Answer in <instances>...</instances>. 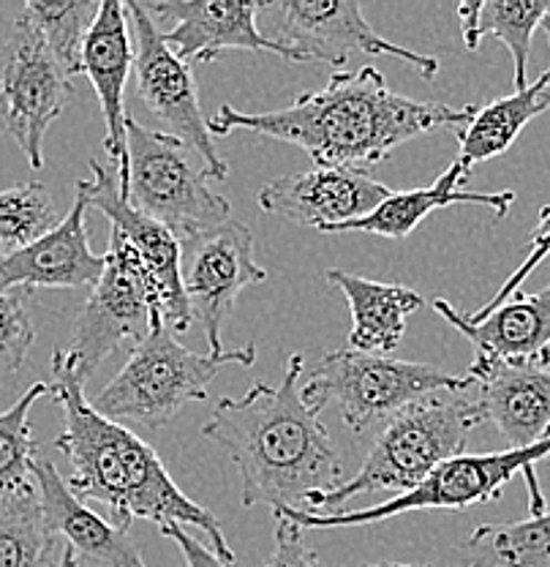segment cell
I'll use <instances>...</instances> for the list:
<instances>
[{
  "mask_svg": "<svg viewBox=\"0 0 550 567\" xmlns=\"http://www.w3.org/2000/svg\"><path fill=\"white\" fill-rule=\"evenodd\" d=\"M475 106H449L398 96L382 71L365 66L335 71L328 85L303 93L273 112L218 106L207 121L212 137L253 132L303 147L316 167L365 169L393 156L395 147L442 126H466Z\"/></svg>",
  "mask_w": 550,
  "mask_h": 567,
  "instance_id": "6da1fadb",
  "label": "cell"
},
{
  "mask_svg": "<svg viewBox=\"0 0 550 567\" xmlns=\"http://www.w3.org/2000/svg\"><path fill=\"white\" fill-rule=\"evenodd\" d=\"M50 395L63 410V431L55 436V447L71 464L66 481L71 492L82 502L104 505L112 524L126 532L137 518L153 522L158 529L169 524L203 529L210 551L221 563L235 565V551L218 518L177 488L164 461L142 436L93 410L69 350L52 352Z\"/></svg>",
  "mask_w": 550,
  "mask_h": 567,
  "instance_id": "7a4b0ae2",
  "label": "cell"
},
{
  "mask_svg": "<svg viewBox=\"0 0 550 567\" xmlns=\"http://www.w3.org/2000/svg\"><path fill=\"white\" fill-rule=\"evenodd\" d=\"M300 377L303 354H292L281 385L257 382L240 399H221L203 425L205 440L221 445L238 466L246 507L309 513L319 494L344 483L339 453L303 401Z\"/></svg>",
  "mask_w": 550,
  "mask_h": 567,
  "instance_id": "3957f363",
  "label": "cell"
},
{
  "mask_svg": "<svg viewBox=\"0 0 550 567\" xmlns=\"http://www.w3.org/2000/svg\"><path fill=\"white\" fill-rule=\"evenodd\" d=\"M480 415L466 390L434 393L404 406L384 423L374 447L354 477L311 502L309 513H339L344 502L360 494H406L445 461L460 456Z\"/></svg>",
  "mask_w": 550,
  "mask_h": 567,
  "instance_id": "277c9868",
  "label": "cell"
},
{
  "mask_svg": "<svg viewBox=\"0 0 550 567\" xmlns=\"http://www.w3.org/2000/svg\"><path fill=\"white\" fill-rule=\"evenodd\" d=\"M257 347L240 350L191 352L175 339L164 315L153 317V328L134 347L123 369L91 401L98 415L115 423H137L162 429L191 401L207 399V388L227 365H253Z\"/></svg>",
  "mask_w": 550,
  "mask_h": 567,
  "instance_id": "5b68a950",
  "label": "cell"
},
{
  "mask_svg": "<svg viewBox=\"0 0 550 567\" xmlns=\"http://www.w3.org/2000/svg\"><path fill=\"white\" fill-rule=\"evenodd\" d=\"M550 458V436L523 451L501 453H477V456H460L436 466L419 486L412 492L390 496L387 502L363 507V511H339V513H298V511H273L289 518L300 529H339V527H365V524L384 522V518L404 516L414 511H466L471 505L499 499L507 483L523 472L529 486L531 516L546 513V496L535 477V464Z\"/></svg>",
  "mask_w": 550,
  "mask_h": 567,
  "instance_id": "8992f818",
  "label": "cell"
},
{
  "mask_svg": "<svg viewBox=\"0 0 550 567\" xmlns=\"http://www.w3.org/2000/svg\"><path fill=\"white\" fill-rule=\"evenodd\" d=\"M466 377H455L439 365L409 363L390 354L354 350L328 352L300 388L303 401L313 412L335 404L352 431H365L387 423L404 406L434 393L466 390Z\"/></svg>",
  "mask_w": 550,
  "mask_h": 567,
  "instance_id": "52a82bcc",
  "label": "cell"
},
{
  "mask_svg": "<svg viewBox=\"0 0 550 567\" xmlns=\"http://www.w3.org/2000/svg\"><path fill=\"white\" fill-rule=\"evenodd\" d=\"M188 153L173 134L145 128L134 117L126 121V162L117 167L121 192L134 210L180 240L232 218L227 199L207 186L205 169Z\"/></svg>",
  "mask_w": 550,
  "mask_h": 567,
  "instance_id": "ba28073f",
  "label": "cell"
},
{
  "mask_svg": "<svg viewBox=\"0 0 550 567\" xmlns=\"http://www.w3.org/2000/svg\"><path fill=\"white\" fill-rule=\"evenodd\" d=\"M264 39L283 50L289 63H330L344 71L352 52L390 55L434 80L439 61L382 39L354 0H268L259 3Z\"/></svg>",
  "mask_w": 550,
  "mask_h": 567,
  "instance_id": "9c48e42d",
  "label": "cell"
},
{
  "mask_svg": "<svg viewBox=\"0 0 550 567\" xmlns=\"http://www.w3.org/2000/svg\"><path fill=\"white\" fill-rule=\"evenodd\" d=\"M104 257L106 268L74 319L69 347L85 385L123 341L139 344L151 333L153 317L164 315L162 289L132 246L110 235Z\"/></svg>",
  "mask_w": 550,
  "mask_h": 567,
  "instance_id": "30bf717a",
  "label": "cell"
},
{
  "mask_svg": "<svg viewBox=\"0 0 550 567\" xmlns=\"http://www.w3.org/2000/svg\"><path fill=\"white\" fill-rule=\"evenodd\" d=\"M71 80L41 33L20 14L0 47V117L31 169L44 167V140L69 102Z\"/></svg>",
  "mask_w": 550,
  "mask_h": 567,
  "instance_id": "8fae6325",
  "label": "cell"
},
{
  "mask_svg": "<svg viewBox=\"0 0 550 567\" xmlns=\"http://www.w3.org/2000/svg\"><path fill=\"white\" fill-rule=\"evenodd\" d=\"M123 6L134 28V74H137L139 99L151 110V115L167 126V134L197 153L207 181H227L229 167L218 156L216 142L207 128L191 63L180 61L164 44V35L145 6L134 0Z\"/></svg>",
  "mask_w": 550,
  "mask_h": 567,
  "instance_id": "7c38bea8",
  "label": "cell"
},
{
  "mask_svg": "<svg viewBox=\"0 0 550 567\" xmlns=\"http://www.w3.org/2000/svg\"><path fill=\"white\" fill-rule=\"evenodd\" d=\"M268 279L253 259V235L238 218L180 240V281L194 322L203 328L210 352H221V328L238 295Z\"/></svg>",
  "mask_w": 550,
  "mask_h": 567,
  "instance_id": "4fadbf2b",
  "label": "cell"
},
{
  "mask_svg": "<svg viewBox=\"0 0 550 567\" xmlns=\"http://www.w3.org/2000/svg\"><path fill=\"white\" fill-rule=\"evenodd\" d=\"M91 173L93 177L76 181V194L85 197L87 208L104 213L112 224V235L132 246L147 265L162 289V309L169 328L188 330L194 324V317L180 281V238L147 218L145 213L132 208L126 194L121 192V175L115 169L93 158Z\"/></svg>",
  "mask_w": 550,
  "mask_h": 567,
  "instance_id": "5bb4252c",
  "label": "cell"
},
{
  "mask_svg": "<svg viewBox=\"0 0 550 567\" xmlns=\"http://www.w3.org/2000/svg\"><path fill=\"white\" fill-rule=\"evenodd\" d=\"M466 393L482 423H494L510 451L550 436V363H507L477 354L466 371Z\"/></svg>",
  "mask_w": 550,
  "mask_h": 567,
  "instance_id": "9a60e30c",
  "label": "cell"
},
{
  "mask_svg": "<svg viewBox=\"0 0 550 567\" xmlns=\"http://www.w3.org/2000/svg\"><path fill=\"white\" fill-rule=\"evenodd\" d=\"M393 188L365 169L316 167L311 173L283 175L259 192V208L300 227L328 229L374 213Z\"/></svg>",
  "mask_w": 550,
  "mask_h": 567,
  "instance_id": "2e32d148",
  "label": "cell"
},
{
  "mask_svg": "<svg viewBox=\"0 0 550 567\" xmlns=\"http://www.w3.org/2000/svg\"><path fill=\"white\" fill-rule=\"evenodd\" d=\"M153 22H173L164 44L186 63H212L229 50L273 52L281 47L259 31V3L246 0H153L142 3Z\"/></svg>",
  "mask_w": 550,
  "mask_h": 567,
  "instance_id": "e0dca14e",
  "label": "cell"
},
{
  "mask_svg": "<svg viewBox=\"0 0 550 567\" xmlns=\"http://www.w3.org/2000/svg\"><path fill=\"white\" fill-rule=\"evenodd\" d=\"M85 213V197L76 194L74 205L55 229L14 251H0V292L96 287L106 257L91 248Z\"/></svg>",
  "mask_w": 550,
  "mask_h": 567,
  "instance_id": "ac0fdd59",
  "label": "cell"
},
{
  "mask_svg": "<svg viewBox=\"0 0 550 567\" xmlns=\"http://www.w3.org/2000/svg\"><path fill=\"white\" fill-rule=\"evenodd\" d=\"M33 481L46 527L58 540L69 543L82 567H147L132 535L91 511L87 502L71 492L50 458H35Z\"/></svg>",
  "mask_w": 550,
  "mask_h": 567,
  "instance_id": "d6986e66",
  "label": "cell"
},
{
  "mask_svg": "<svg viewBox=\"0 0 550 567\" xmlns=\"http://www.w3.org/2000/svg\"><path fill=\"white\" fill-rule=\"evenodd\" d=\"M128 11L117 0H104L82 47L80 74L91 80L104 112V151L121 167L126 162V82L134 71V39Z\"/></svg>",
  "mask_w": 550,
  "mask_h": 567,
  "instance_id": "ffe728a7",
  "label": "cell"
},
{
  "mask_svg": "<svg viewBox=\"0 0 550 567\" xmlns=\"http://www.w3.org/2000/svg\"><path fill=\"white\" fill-rule=\"evenodd\" d=\"M434 309L464 333L477 354L507 363H550V284L540 292H516L490 315L469 319L455 311L445 298Z\"/></svg>",
  "mask_w": 550,
  "mask_h": 567,
  "instance_id": "44dd1931",
  "label": "cell"
},
{
  "mask_svg": "<svg viewBox=\"0 0 550 567\" xmlns=\"http://www.w3.org/2000/svg\"><path fill=\"white\" fill-rule=\"evenodd\" d=\"M471 169L466 164L453 162L449 167L436 177L430 186L425 188H412V192H393L387 199L374 213H369L365 218L357 221L339 224V227L322 229L324 235H341V233H369L378 235V238L390 240H404L409 238L414 229L423 224V218H428L434 210L449 208V205L471 203L490 208L496 216H507L510 205L516 203V194L512 192H499V194H485V192H464L460 183L466 181Z\"/></svg>",
  "mask_w": 550,
  "mask_h": 567,
  "instance_id": "7402d4cb",
  "label": "cell"
},
{
  "mask_svg": "<svg viewBox=\"0 0 550 567\" xmlns=\"http://www.w3.org/2000/svg\"><path fill=\"white\" fill-rule=\"evenodd\" d=\"M328 281L344 295L352 330L349 350L369 354H390L398 350L406 333V319L425 306V298L401 284L371 281L346 270H330Z\"/></svg>",
  "mask_w": 550,
  "mask_h": 567,
  "instance_id": "603a6c76",
  "label": "cell"
},
{
  "mask_svg": "<svg viewBox=\"0 0 550 567\" xmlns=\"http://www.w3.org/2000/svg\"><path fill=\"white\" fill-rule=\"evenodd\" d=\"M548 14V0H469L458 6L460 31L471 52L480 47L485 35L505 41L516 63V91L529 85L531 39L537 28L546 25Z\"/></svg>",
  "mask_w": 550,
  "mask_h": 567,
  "instance_id": "cb8c5ba5",
  "label": "cell"
},
{
  "mask_svg": "<svg viewBox=\"0 0 550 567\" xmlns=\"http://www.w3.org/2000/svg\"><path fill=\"white\" fill-rule=\"evenodd\" d=\"M550 106L546 96V80L531 82L523 91L501 96L496 102L475 106V115L469 117L466 126L458 128V162L466 167H477V164L490 162V158L501 156L512 147V142L520 137L526 126L542 115Z\"/></svg>",
  "mask_w": 550,
  "mask_h": 567,
  "instance_id": "d4e9b609",
  "label": "cell"
},
{
  "mask_svg": "<svg viewBox=\"0 0 550 567\" xmlns=\"http://www.w3.org/2000/svg\"><path fill=\"white\" fill-rule=\"evenodd\" d=\"M58 537L46 527L35 481L20 492L0 494V567H58Z\"/></svg>",
  "mask_w": 550,
  "mask_h": 567,
  "instance_id": "484cf974",
  "label": "cell"
},
{
  "mask_svg": "<svg viewBox=\"0 0 550 567\" xmlns=\"http://www.w3.org/2000/svg\"><path fill=\"white\" fill-rule=\"evenodd\" d=\"M464 551L466 567H550V511L523 522L482 524Z\"/></svg>",
  "mask_w": 550,
  "mask_h": 567,
  "instance_id": "4316f807",
  "label": "cell"
},
{
  "mask_svg": "<svg viewBox=\"0 0 550 567\" xmlns=\"http://www.w3.org/2000/svg\"><path fill=\"white\" fill-rule=\"evenodd\" d=\"M98 9H102L98 0H31L22 9L69 80L80 74L82 47L96 22Z\"/></svg>",
  "mask_w": 550,
  "mask_h": 567,
  "instance_id": "83f0119b",
  "label": "cell"
},
{
  "mask_svg": "<svg viewBox=\"0 0 550 567\" xmlns=\"http://www.w3.org/2000/svg\"><path fill=\"white\" fill-rule=\"evenodd\" d=\"M50 395L46 382H33L14 404L0 412V494L20 492L33 483V464L39 458L31 429V412L39 399Z\"/></svg>",
  "mask_w": 550,
  "mask_h": 567,
  "instance_id": "f1b7e54d",
  "label": "cell"
},
{
  "mask_svg": "<svg viewBox=\"0 0 550 567\" xmlns=\"http://www.w3.org/2000/svg\"><path fill=\"white\" fill-rule=\"evenodd\" d=\"M61 224L50 192L39 181L0 192V244L9 251L22 248Z\"/></svg>",
  "mask_w": 550,
  "mask_h": 567,
  "instance_id": "f546056e",
  "label": "cell"
},
{
  "mask_svg": "<svg viewBox=\"0 0 550 567\" xmlns=\"http://www.w3.org/2000/svg\"><path fill=\"white\" fill-rule=\"evenodd\" d=\"M28 295L25 289L0 292V377L17 374L35 341Z\"/></svg>",
  "mask_w": 550,
  "mask_h": 567,
  "instance_id": "4dcf8cb0",
  "label": "cell"
},
{
  "mask_svg": "<svg viewBox=\"0 0 550 567\" xmlns=\"http://www.w3.org/2000/svg\"><path fill=\"white\" fill-rule=\"evenodd\" d=\"M546 257H550V205H548V208L540 210V224H537V229L531 233V251L526 254L523 262L518 265L516 274H512L510 279L501 284L499 292H496L494 298H490L488 303L482 306V309H477L475 315H469V319H480L485 315H490L496 306H501L507 298H512V295H516L520 289V284L529 279L531 270H535L537 265H540Z\"/></svg>",
  "mask_w": 550,
  "mask_h": 567,
  "instance_id": "1f68e13d",
  "label": "cell"
},
{
  "mask_svg": "<svg viewBox=\"0 0 550 567\" xmlns=\"http://www.w3.org/2000/svg\"><path fill=\"white\" fill-rule=\"evenodd\" d=\"M273 554H270L264 567H322L316 551L305 540V532L289 518L278 516V513H273Z\"/></svg>",
  "mask_w": 550,
  "mask_h": 567,
  "instance_id": "d6a6232c",
  "label": "cell"
},
{
  "mask_svg": "<svg viewBox=\"0 0 550 567\" xmlns=\"http://www.w3.org/2000/svg\"><path fill=\"white\" fill-rule=\"evenodd\" d=\"M158 532H162L164 537H169V540H173L175 546L180 548L183 559H186L188 567H235V565L221 563V559H218L216 554H212L210 548L205 546V543H199L197 537L188 535L186 527H177V524H169V527H162Z\"/></svg>",
  "mask_w": 550,
  "mask_h": 567,
  "instance_id": "836d02e7",
  "label": "cell"
},
{
  "mask_svg": "<svg viewBox=\"0 0 550 567\" xmlns=\"http://www.w3.org/2000/svg\"><path fill=\"white\" fill-rule=\"evenodd\" d=\"M58 567H82V565L76 563L74 551H71L69 546H63V551H61V563H58Z\"/></svg>",
  "mask_w": 550,
  "mask_h": 567,
  "instance_id": "e575fe53",
  "label": "cell"
},
{
  "mask_svg": "<svg viewBox=\"0 0 550 567\" xmlns=\"http://www.w3.org/2000/svg\"><path fill=\"white\" fill-rule=\"evenodd\" d=\"M546 33H548V44H550V14H548V20H546ZM542 80H546V96H548V102H550V66H548V71L546 74H542Z\"/></svg>",
  "mask_w": 550,
  "mask_h": 567,
  "instance_id": "d590c367",
  "label": "cell"
},
{
  "mask_svg": "<svg viewBox=\"0 0 550 567\" xmlns=\"http://www.w3.org/2000/svg\"><path fill=\"white\" fill-rule=\"evenodd\" d=\"M363 567H423V565H406V563H371Z\"/></svg>",
  "mask_w": 550,
  "mask_h": 567,
  "instance_id": "8d00e7d4",
  "label": "cell"
},
{
  "mask_svg": "<svg viewBox=\"0 0 550 567\" xmlns=\"http://www.w3.org/2000/svg\"><path fill=\"white\" fill-rule=\"evenodd\" d=\"M548 461H550V458H548Z\"/></svg>",
  "mask_w": 550,
  "mask_h": 567,
  "instance_id": "74e56055",
  "label": "cell"
}]
</instances>
